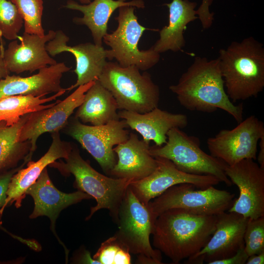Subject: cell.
<instances>
[{
  "instance_id": "18",
  "label": "cell",
  "mask_w": 264,
  "mask_h": 264,
  "mask_svg": "<svg viewBox=\"0 0 264 264\" xmlns=\"http://www.w3.org/2000/svg\"><path fill=\"white\" fill-rule=\"evenodd\" d=\"M26 195L31 196L34 202V209L29 218L35 219L43 216L48 217L51 221L52 231L67 254V250L56 235L55 229L56 220L64 209L84 199L92 198L80 190L68 194L59 191L51 181L46 168L43 171L36 181L27 189Z\"/></svg>"
},
{
  "instance_id": "34",
  "label": "cell",
  "mask_w": 264,
  "mask_h": 264,
  "mask_svg": "<svg viewBox=\"0 0 264 264\" xmlns=\"http://www.w3.org/2000/svg\"><path fill=\"white\" fill-rule=\"evenodd\" d=\"M248 256L244 247L239 249L235 254L226 259L215 261L209 264H245Z\"/></svg>"
},
{
  "instance_id": "3",
  "label": "cell",
  "mask_w": 264,
  "mask_h": 264,
  "mask_svg": "<svg viewBox=\"0 0 264 264\" xmlns=\"http://www.w3.org/2000/svg\"><path fill=\"white\" fill-rule=\"evenodd\" d=\"M226 92L232 102L257 97L264 88V47L252 37L233 41L218 57Z\"/></svg>"
},
{
  "instance_id": "33",
  "label": "cell",
  "mask_w": 264,
  "mask_h": 264,
  "mask_svg": "<svg viewBox=\"0 0 264 264\" xmlns=\"http://www.w3.org/2000/svg\"><path fill=\"white\" fill-rule=\"evenodd\" d=\"M212 1V0H202L201 4L197 10L198 18L199 19L204 29L209 28L213 23V13H210L209 9Z\"/></svg>"
},
{
  "instance_id": "32",
  "label": "cell",
  "mask_w": 264,
  "mask_h": 264,
  "mask_svg": "<svg viewBox=\"0 0 264 264\" xmlns=\"http://www.w3.org/2000/svg\"><path fill=\"white\" fill-rule=\"evenodd\" d=\"M25 164L26 163L23 162L22 165L19 167L0 173V229L6 232L11 236L17 240L19 239V237L10 233L2 226L1 219L4 210V205L7 198V191L11 179L13 175L20 168L23 167Z\"/></svg>"
},
{
  "instance_id": "21",
  "label": "cell",
  "mask_w": 264,
  "mask_h": 264,
  "mask_svg": "<svg viewBox=\"0 0 264 264\" xmlns=\"http://www.w3.org/2000/svg\"><path fill=\"white\" fill-rule=\"evenodd\" d=\"M149 144L140 140L136 134L130 133L127 140L113 148L118 159L109 175L136 181L151 174L155 169L157 161L150 154Z\"/></svg>"
},
{
  "instance_id": "4",
  "label": "cell",
  "mask_w": 264,
  "mask_h": 264,
  "mask_svg": "<svg viewBox=\"0 0 264 264\" xmlns=\"http://www.w3.org/2000/svg\"><path fill=\"white\" fill-rule=\"evenodd\" d=\"M59 159L49 166L58 169L65 176L72 174L75 185L79 190L94 198L96 205L90 209L86 220H89L99 210L106 209L116 223L119 207L130 183L133 181L126 178H117L104 176L94 169L81 156L79 149L73 148L69 155Z\"/></svg>"
},
{
  "instance_id": "24",
  "label": "cell",
  "mask_w": 264,
  "mask_h": 264,
  "mask_svg": "<svg viewBox=\"0 0 264 264\" xmlns=\"http://www.w3.org/2000/svg\"><path fill=\"white\" fill-rule=\"evenodd\" d=\"M169 8V22L159 32V38L153 45L158 53L168 50L177 52L185 46L184 31L187 25L198 18L197 3L189 0H172L165 4Z\"/></svg>"
},
{
  "instance_id": "38",
  "label": "cell",
  "mask_w": 264,
  "mask_h": 264,
  "mask_svg": "<svg viewBox=\"0 0 264 264\" xmlns=\"http://www.w3.org/2000/svg\"><path fill=\"white\" fill-rule=\"evenodd\" d=\"M79 259L78 262L83 264H99L98 261L91 257L90 253L87 250L83 252L82 256L80 257Z\"/></svg>"
},
{
  "instance_id": "36",
  "label": "cell",
  "mask_w": 264,
  "mask_h": 264,
  "mask_svg": "<svg viewBox=\"0 0 264 264\" xmlns=\"http://www.w3.org/2000/svg\"><path fill=\"white\" fill-rule=\"evenodd\" d=\"M260 151L258 153L257 159L260 167L264 169V136L259 140Z\"/></svg>"
},
{
  "instance_id": "2",
  "label": "cell",
  "mask_w": 264,
  "mask_h": 264,
  "mask_svg": "<svg viewBox=\"0 0 264 264\" xmlns=\"http://www.w3.org/2000/svg\"><path fill=\"white\" fill-rule=\"evenodd\" d=\"M217 215H200L175 208L159 214L153 233V244L177 264L199 252L216 229Z\"/></svg>"
},
{
  "instance_id": "10",
  "label": "cell",
  "mask_w": 264,
  "mask_h": 264,
  "mask_svg": "<svg viewBox=\"0 0 264 264\" xmlns=\"http://www.w3.org/2000/svg\"><path fill=\"white\" fill-rule=\"evenodd\" d=\"M70 120L65 128V132L78 141L109 175L117 162L114 146L129 136L125 120H113L101 126L88 125L75 117Z\"/></svg>"
},
{
  "instance_id": "11",
  "label": "cell",
  "mask_w": 264,
  "mask_h": 264,
  "mask_svg": "<svg viewBox=\"0 0 264 264\" xmlns=\"http://www.w3.org/2000/svg\"><path fill=\"white\" fill-rule=\"evenodd\" d=\"M264 136V123L251 115L234 129L222 130L209 138L207 145L211 155L230 166L245 159L256 160L258 142Z\"/></svg>"
},
{
  "instance_id": "26",
  "label": "cell",
  "mask_w": 264,
  "mask_h": 264,
  "mask_svg": "<svg viewBox=\"0 0 264 264\" xmlns=\"http://www.w3.org/2000/svg\"><path fill=\"white\" fill-rule=\"evenodd\" d=\"M29 115L22 116L12 126H7L4 121L0 122V173L17 167L22 160L26 163L31 160L30 142L22 141L20 138L21 129Z\"/></svg>"
},
{
  "instance_id": "40",
  "label": "cell",
  "mask_w": 264,
  "mask_h": 264,
  "mask_svg": "<svg viewBox=\"0 0 264 264\" xmlns=\"http://www.w3.org/2000/svg\"><path fill=\"white\" fill-rule=\"evenodd\" d=\"M0 43L2 44V38H1V37L0 36Z\"/></svg>"
},
{
  "instance_id": "20",
  "label": "cell",
  "mask_w": 264,
  "mask_h": 264,
  "mask_svg": "<svg viewBox=\"0 0 264 264\" xmlns=\"http://www.w3.org/2000/svg\"><path fill=\"white\" fill-rule=\"evenodd\" d=\"M70 68L61 62L41 68L31 76L8 75L0 80V98L17 95L44 97L57 93L64 89L61 85V79Z\"/></svg>"
},
{
  "instance_id": "29",
  "label": "cell",
  "mask_w": 264,
  "mask_h": 264,
  "mask_svg": "<svg viewBox=\"0 0 264 264\" xmlns=\"http://www.w3.org/2000/svg\"><path fill=\"white\" fill-rule=\"evenodd\" d=\"M131 253L114 236L103 242L93 258L100 264H130Z\"/></svg>"
},
{
  "instance_id": "15",
  "label": "cell",
  "mask_w": 264,
  "mask_h": 264,
  "mask_svg": "<svg viewBox=\"0 0 264 264\" xmlns=\"http://www.w3.org/2000/svg\"><path fill=\"white\" fill-rule=\"evenodd\" d=\"M249 218L235 213L217 215L215 230L199 252L187 259V264H203L226 259L244 247V234Z\"/></svg>"
},
{
  "instance_id": "31",
  "label": "cell",
  "mask_w": 264,
  "mask_h": 264,
  "mask_svg": "<svg viewBox=\"0 0 264 264\" xmlns=\"http://www.w3.org/2000/svg\"><path fill=\"white\" fill-rule=\"evenodd\" d=\"M243 239L248 257L264 252V216L248 219Z\"/></svg>"
},
{
  "instance_id": "6",
  "label": "cell",
  "mask_w": 264,
  "mask_h": 264,
  "mask_svg": "<svg viewBox=\"0 0 264 264\" xmlns=\"http://www.w3.org/2000/svg\"><path fill=\"white\" fill-rule=\"evenodd\" d=\"M163 146L150 147L153 157L171 160L179 170L197 175H210L227 186L232 184L226 175L227 165L223 161L204 152L200 148L199 139L187 134L178 128L170 130Z\"/></svg>"
},
{
  "instance_id": "37",
  "label": "cell",
  "mask_w": 264,
  "mask_h": 264,
  "mask_svg": "<svg viewBox=\"0 0 264 264\" xmlns=\"http://www.w3.org/2000/svg\"><path fill=\"white\" fill-rule=\"evenodd\" d=\"M245 264H264V252L259 254L249 256Z\"/></svg>"
},
{
  "instance_id": "28",
  "label": "cell",
  "mask_w": 264,
  "mask_h": 264,
  "mask_svg": "<svg viewBox=\"0 0 264 264\" xmlns=\"http://www.w3.org/2000/svg\"><path fill=\"white\" fill-rule=\"evenodd\" d=\"M17 7L24 23V32L45 35L42 26L43 0H11Z\"/></svg>"
},
{
  "instance_id": "23",
  "label": "cell",
  "mask_w": 264,
  "mask_h": 264,
  "mask_svg": "<svg viewBox=\"0 0 264 264\" xmlns=\"http://www.w3.org/2000/svg\"><path fill=\"white\" fill-rule=\"evenodd\" d=\"M123 6H131L140 8L145 7L143 0H93L88 4H80L68 0L64 7L78 10L83 14L82 18L75 17L73 22L78 25H85L90 30L94 44L102 46L103 37L107 33L108 23L112 13Z\"/></svg>"
},
{
  "instance_id": "16",
  "label": "cell",
  "mask_w": 264,
  "mask_h": 264,
  "mask_svg": "<svg viewBox=\"0 0 264 264\" xmlns=\"http://www.w3.org/2000/svg\"><path fill=\"white\" fill-rule=\"evenodd\" d=\"M55 32L54 38L46 44L48 54L54 57L61 53L68 52L74 55L76 60V67L73 71L77 75V81L67 88V90L70 91L98 80L107 62V49L91 43L69 46L67 44L69 37L62 30Z\"/></svg>"
},
{
  "instance_id": "12",
  "label": "cell",
  "mask_w": 264,
  "mask_h": 264,
  "mask_svg": "<svg viewBox=\"0 0 264 264\" xmlns=\"http://www.w3.org/2000/svg\"><path fill=\"white\" fill-rule=\"evenodd\" d=\"M225 173L240 192L239 198L228 212L250 219L264 217V169L253 159H245L232 165H227Z\"/></svg>"
},
{
  "instance_id": "30",
  "label": "cell",
  "mask_w": 264,
  "mask_h": 264,
  "mask_svg": "<svg viewBox=\"0 0 264 264\" xmlns=\"http://www.w3.org/2000/svg\"><path fill=\"white\" fill-rule=\"evenodd\" d=\"M23 21L16 5L7 0H0V36L13 41L18 39Z\"/></svg>"
},
{
  "instance_id": "9",
  "label": "cell",
  "mask_w": 264,
  "mask_h": 264,
  "mask_svg": "<svg viewBox=\"0 0 264 264\" xmlns=\"http://www.w3.org/2000/svg\"><path fill=\"white\" fill-rule=\"evenodd\" d=\"M190 183L173 186L148 204L157 217L175 208L200 215H217L228 211L235 200L234 194L214 186L199 189Z\"/></svg>"
},
{
  "instance_id": "39",
  "label": "cell",
  "mask_w": 264,
  "mask_h": 264,
  "mask_svg": "<svg viewBox=\"0 0 264 264\" xmlns=\"http://www.w3.org/2000/svg\"><path fill=\"white\" fill-rule=\"evenodd\" d=\"M81 3L84 4H87L90 3L91 0H78Z\"/></svg>"
},
{
  "instance_id": "27",
  "label": "cell",
  "mask_w": 264,
  "mask_h": 264,
  "mask_svg": "<svg viewBox=\"0 0 264 264\" xmlns=\"http://www.w3.org/2000/svg\"><path fill=\"white\" fill-rule=\"evenodd\" d=\"M67 88L55 93L52 96L44 98L33 95H12L0 98V122H5L7 126L18 123L22 117L34 111L48 108L54 105L60 100L53 103H45L55 100L64 94Z\"/></svg>"
},
{
  "instance_id": "17",
  "label": "cell",
  "mask_w": 264,
  "mask_h": 264,
  "mask_svg": "<svg viewBox=\"0 0 264 264\" xmlns=\"http://www.w3.org/2000/svg\"><path fill=\"white\" fill-rule=\"evenodd\" d=\"M55 33L50 30L46 34L40 36L24 32L18 37L20 44L16 40L12 41L3 53L4 61L9 71L17 74L24 71L32 73L57 64L46 49V44L54 38Z\"/></svg>"
},
{
  "instance_id": "5",
  "label": "cell",
  "mask_w": 264,
  "mask_h": 264,
  "mask_svg": "<svg viewBox=\"0 0 264 264\" xmlns=\"http://www.w3.org/2000/svg\"><path fill=\"white\" fill-rule=\"evenodd\" d=\"M139 70L135 66L106 62L98 80L112 94L119 110L145 113L158 107V86L149 73Z\"/></svg>"
},
{
  "instance_id": "1",
  "label": "cell",
  "mask_w": 264,
  "mask_h": 264,
  "mask_svg": "<svg viewBox=\"0 0 264 264\" xmlns=\"http://www.w3.org/2000/svg\"><path fill=\"white\" fill-rule=\"evenodd\" d=\"M169 89L187 110L213 112L220 109L238 123L242 121L243 105H234L227 95L218 58L209 60L196 57L178 83L170 86Z\"/></svg>"
},
{
  "instance_id": "35",
  "label": "cell",
  "mask_w": 264,
  "mask_h": 264,
  "mask_svg": "<svg viewBox=\"0 0 264 264\" xmlns=\"http://www.w3.org/2000/svg\"><path fill=\"white\" fill-rule=\"evenodd\" d=\"M4 48L0 43V80L5 78L10 73L7 68L3 59Z\"/></svg>"
},
{
  "instance_id": "25",
  "label": "cell",
  "mask_w": 264,
  "mask_h": 264,
  "mask_svg": "<svg viewBox=\"0 0 264 264\" xmlns=\"http://www.w3.org/2000/svg\"><path fill=\"white\" fill-rule=\"evenodd\" d=\"M118 109L112 94L97 80L86 92L74 117L83 124L101 126L120 119Z\"/></svg>"
},
{
  "instance_id": "14",
  "label": "cell",
  "mask_w": 264,
  "mask_h": 264,
  "mask_svg": "<svg viewBox=\"0 0 264 264\" xmlns=\"http://www.w3.org/2000/svg\"><path fill=\"white\" fill-rule=\"evenodd\" d=\"M157 161L155 169L147 176L132 181L129 187L143 203L147 204L171 187L190 183L197 188L204 189L218 184L219 180L210 175L190 174L178 169L170 160L154 157Z\"/></svg>"
},
{
  "instance_id": "8",
  "label": "cell",
  "mask_w": 264,
  "mask_h": 264,
  "mask_svg": "<svg viewBox=\"0 0 264 264\" xmlns=\"http://www.w3.org/2000/svg\"><path fill=\"white\" fill-rule=\"evenodd\" d=\"M157 216L148 204L142 203L128 187L119 208L114 235L131 253L142 255L162 264L161 252L154 249L150 241Z\"/></svg>"
},
{
  "instance_id": "13",
  "label": "cell",
  "mask_w": 264,
  "mask_h": 264,
  "mask_svg": "<svg viewBox=\"0 0 264 264\" xmlns=\"http://www.w3.org/2000/svg\"><path fill=\"white\" fill-rule=\"evenodd\" d=\"M95 81L80 86L70 95L62 101L47 109L29 113L22 126L20 138L22 141H29L31 145L30 158L35 151L39 137L46 132H57L67 125L74 110L83 102L87 90Z\"/></svg>"
},
{
  "instance_id": "19",
  "label": "cell",
  "mask_w": 264,
  "mask_h": 264,
  "mask_svg": "<svg viewBox=\"0 0 264 264\" xmlns=\"http://www.w3.org/2000/svg\"><path fill=\"white\" fill-rule=\"evenodd\" d=\"M52 143L47 152L37 161L27 162V167L20 168L12 176L7 191L4 209L15 203L16 208L26 196V191L37 179L43 171L57 159L66 158L73 146L70 143L61 139L59 132L52 133Z\"/></svg>"
},
{
  "instance_id": "7",
  "label": "cell",
  "mask_w": 264,
  "mask_h": 264,
  "mask_svg": "<svg viewBox=\"0 0 264 264\" xmlns=\"http://www.w3.org/2000/svg\"><path fill=\"white\" fill-rule=\"evenodd\" d=\"M134 11L133 6L118 8V15L115 18L118 26L111 33H107L103 41L110 48L107 49L109 61L115 59L122 66H135L140 70L144 71L156 65L160 60V54L154 50L153 46L148 50L139 49V40L148 29L139 23Z\"/></svg>"
},
{
  "instance_id": "22",
  "label": "cell",
  "mask_w": 264,
  "mask_h": 264,
  "mask_svg": "<svg viewBox=\"0 0 264 264\" xmlns=\"http://www.w3.org/2000/svg\"><path fill=\"white\" fill-rule=\"evenodd\" d=\"M118 113L119 118L125 120L129 128L139 132L145 142L150 143L153 141L157 146L166 143L167 133L170 130L184 128L188 123L186 115L173 113L158 107L145 113L125 110H121Z\"/></svg>"
}]
</instances>
